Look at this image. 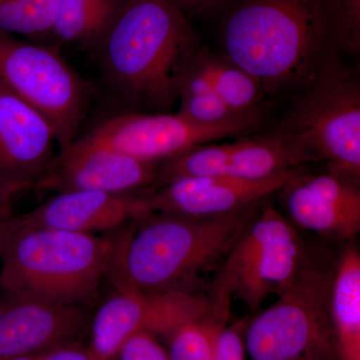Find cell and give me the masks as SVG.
I'll return each instance as SVG.
<instances>
[{"label": "cell", "instance_id": "cell-1", "mask_svg": "<svg viewBox=\"0 0 360 360\" xmlns=\"http://www.w3.org/2000/svg\"><path fill=\"white\" fill-rule=\"evenodd\" d=\"M215 13L220 56L266 94L302 89L345 49L335 0H225Z\"/></svg>", "mask_w": 360, "mask_h": 360}, {"label": "cell", "instance_id": "cell-2", "mask_svg": "<svg viewBox=\"0 0 360 360\" xmlns=\"http://www.w3.org/2000/svg\"><path fill=\"white\" fill-rule=\"evenodd\" d=\"M104 84L127 111L168 112L201 51L188 18L170 0H125L101 39Z\"/></svg>", "mask_w": 360, "mask_h": 360}, {"label": "cell", "instance_id": "cell-3", "mask_svg": "<svg viewBox=\"0 0 360 360\" xmlns=\"http://www.w3.org/2000/svg\"><path fill=\"white\" fill-rule=\"evenodd\" d=\"M253 208L205 217L151 213L134 220L120 234L108 278L115 288L187 292L186 286L229 257Z\"/></svg>", "mask_w": 360, "mask_h": 360}, {"label": "cell", "instance_id": "cell-4", "mask_svg": "<svg viewBox=\"0 0 360 360\" xmlns=\"http://www.w3.org/2000/svg\"><path fill=\"white\" fill-rule=\"evenodd\" d=\"M115 238L21 227L2 257L0 288L63 304L89 307L97 300L117 250Z\"/></svg>", "mask_w": 360, "mask_h": 360}, {"label": "cell", "instance_id": "cell-5", "mask_svg": "<svg viewBox=\"0 0 360 360\" xmlns=\"http://www.w3.org/2000/svg\"><path fill=\"white\" fill-rule=\"evenodd\" d=\"M292 110L274 130L311 161L323 160L330 172L356 181L360 175V87L333 58L302 87Z\"/></svg>", "mask_w": 360, "mask_h": 360}, {"label": "cell", "instance_id": "cell-6", "mask_svg": "<svg viewBox=\"0 0 360 360\" xmlns=\"http://www.w3.org/2000/svg\"><path fill=\"white\" fill-rule=\"evenodd\" d=\"M333 274L307 265L269 309L248 321L251 360H338L329 321Z\"/></svg>", "mask_w": 360, "mask_h": 360}, {"label": "cell", "instance_id": "cell-7", "mask_svg": "<svg viewBox=\"0 0 360 360\" xmlns=\"http://www.w3.org/2000/svg\"><path fill=\"white\" fill-rule=\"evenodd\" d=\"M0 80L49 122L58 153L77 141L89 87L58 49L0 32Z\"/></svg>", "mask_w": 360, "mask_h": 360}, {"label": "cell", "instance_id": "cell-8", "mask_svg": "<svg viewBox=\"0 0 360 360\" xmlns=\"http://www.w3.org/2000/svg\"><path fill=\"white\" fill-rule=\"evenodd\" d=\"M305 266L302 238L283 214L267 207L236 241L219 281L257 309L267 296L285 292Z\"/></svg>", "mask_w": 360, "mask_h": 360}, {"label": "cell", "instance_id": "cell-9", "mask_svg": "<svg viewBox=\"0 0 360 360\" xmlns=\"http://www.w3.org/2000/svg\"><path fill=\"white\" fill-rule=\"evenodd\" d=\"M259 118L201 124L179 112L127 111L106 118L84 136L142 162L158 165L195 146L250 134Z\"/></svg>", "mask_w": 360, "mask_h": 360}, {"label": "cell", "instance_id": "cell-10", "mask_svg": "<svg viewBox=\"0 0 360 360\" xmlns=\"http://www.w3.org/2000/svg\"><path fill=\"white\" fill-rule=\"evenodd\" d=\"M212 302L184 291L141 292L115 288L90 323L89 347L97 359L112 360L123 341L139 331L167 336L175 328L210 311Z\"/></svg>", "mask_w": 360, "mask_h": 360}, {"label": "cell", "instance_id": "cell-11", "mask_svg": "<svg viewBox=\"0 0 360 360\" xmlns=\"http://www.w3.org/2000/svg\"><path fill=\"white\" fill-rule=\"evenodd\" d=\"M311 161L300 148L274 132L241 137L229 143H205L158 163V187L179 177L222 176L262 179Z\"/></svg>", "mask_w": 360, "mask_h": 360}, {"label": "cell", "instance_id": "cell-12", "mask_svg": "<svg viewBox=\"0 0 360 360\" xmlns=\"http://www.w3.org/2000/svg\"><path fill=\"white\" fill-rule=\"evenodd\" d=\"M302 174V168L296 167L262 179L179 177L142 194V198L148 214L217 217L255 205L283 191L291 180Z\"/></svg>", "mask_w": 360, "mask_h": 360}, {"label": "cell", "instance_id": "cell-13", "mask_svg": "<svg viewBox=\"0 0 360 360\" xmlns=\"http://www.w3.org/2000/svg\"><path fill=\"white\" fill-rule=\"evenodd\" d=\"M156 168L158 165L142 162L82 136L70 148L58 153L34 186L56 193L90 191L130 194L153 186Z\"/></svg>", "mask_w": 360, "mask_h": 360}, {"label": "cell", "instance_id": "cell-14", "mask_svg": "<svg viewBox=\"0 0 360 360\" xmlns=\"http://www.w3.org/2000/svg\"><path fill=\"white\" fill-rule=\"evenodd\" d=\"M4 292L0 300V360L44 354L77 340L89 326V310L84 305Z\"/></svg>", "mask_w": 360, "mask_h": 360}, {"label": "cell", "instance_id": "cell-15", "mask_svg": "<svg viewBox=\"0 0 360 360\" xmlns=\"http://www.w3.org/2000/svg\"><path fill=\"white\" fill-rule=\"evenodd\" d=\"M49 122L0 80V176L34 186L56 160Z\"/></svg>", "mask_w": 360, "mask_h": 360}, {"label": "cell", "instance_id": "cell-16", "mask_svg": "<svg viewBox=\"0 0 360 360\" xmlns=\"http://www.w3.org/2000/svg\"><path fill=\"white\" fill-rule=\"evenodd\" d=\"M296 224L323 236L347 240L360 229V193L354 181L329 172H303L283 189Z\"/></svg>", "mask_w": 360, "mask_h": 360}, {"label": "cell", "instance_id": "cell-17", "mask_svg": "<svg viewBox=\"0 0 360 360\" xmlns=\"http://www.w3.org/2000/svg\"><path fill=\"white\" fill-rule=\"evenodd\" d=\"M148 214L142 195L68 191L56 193L20 215L25 227H46L80 233L115 231Z\"/></svg>", "mask_w": 360, "mask_h": 360}, {"label": "cell", "instance_id": "cell-18", "mask_svg": "<svg viewBox=\"0 0 360 360\" xmlns=\"http://www.w3.org/2000/svg\"><path fill=\"white\" fill-rule=\"evenodd\" d=\"M329 321L338 360H360V255L345 248L333 274Z\"/></svg>", "mask_w": 360, "mask_h": 360}, {"label": "cell", "instance_id": "cell-19", "mask_svg": "<svg viewBox=\"0 0 360 360\" xmlns=\"http://www.w3.org/2000/svg\"><path fill=\"white\" fill-rule=\"evenodd\" d=\"M212 87L213 94L240 115L258 112L257 105L266 92L248 71L231 60L201 49L191 65Z\"/></svg>", "mask_w": 360, "mask_h": 360}, {"label": "cell", "instance_id": "cell-20", "mask_svg": "<svg viewBox=\"0 0 360 360\" xmlns=\"http://www.w3.org/2000/svg\"><path fill=\"white\" fill-rule=\"evenodd\" d=\"M231 296V291L219 283L210 311L184 322L165 336L169 360H212L217 336L229 319Z\"/></svg>", "mask_w": 360, "mask_h": 360}, {"label": "cell", "instance_id": "cell-21", "mask_svg": "<svg viewBox=\"0 0 360 360\" xmlns=\"http://www.w3.org/2000/svg\"><path fill=\"white\" fill-rule=\"evenodd\" d=\"M120 4V0H56L52 35L65 44L96 45Z\"/></svg>", "mask_w": 360, "mask_h": 360}, {"label": "cell", "instance_id": "cell-22", "mask_svg": "<svg viewBox=\"0 0 360 360\" xmlns=\"http://www.w3.org/2000/svg\"><path fill=\"white\" fill-rule=\"evenodd\" d=\"M56 0H0V32L28 39L52 34Z\"/></svg>", "mask_w": 360, "mask_h": 360}, {"label": "cell", "instance_id": "cell-23", "mask_svg": "<svg viewBox=\"0 0 360 360\" xmlns=\"http://www.w3.org/2000/svg\"><path fill=\"white\" fill-rule=\"evenodd\" d=\"M179 115L201 124H224L259 116L258 112L250 115L236 112L213 92H181L179 94Z\"/></svg>", "mask_w": 360, "mask_h": 360}, {"label": "cell", "instance_id": "cell-24", "mask_svg": "<svg viewBox=\"0 0 360 360\" xmlns=\"http://www.w3.org/2000/svg\"><path fill=\"white\" fill-rule=\"evenodd\" d=\"M112 360H169V356L158 335L139 331L123 341Z\"/></svg>", "mask_w": 360, "mask_h": 360}, {"label": "cell", "instance_id": "cell-25", "mask_svg": "<svg viewBox=\"0 0 360 360\" xmlns=\"http://www.w3.org/2000/svg\"><path fill=\"white\" fill-rule=\"evenodd\" d=\"M248 319L225 326L217 336L212 360H246L245 330Z\"/></svg>", "mask_w": 360, "mask_h": 360}, {"label": "cell", "instance_id": "cell-26", "mask_svg": "<svg viewBox=\"0 0 360 360\" xmlns=\"http://www.w3.org/2000/svg\"><path fill=\"white\" fill-rule=\"evenodd\" d=\"M341 25L345 49L355 51L360 39V0H335Z\"/></svg>", "mask_w": 360, "mask_h": 360}, {"label": "cell", "instance_id": "cell-27", "mask_svg": "<svg viewBox=\"0 0 360 360\" xmlns=\"http://www.w3.org/2000/svg\"><path fill=\"white\" fill-rule=\"evenodd\" d=\"M41 360H101L97 359L89 345L84 347L78 340L52 348L42 354Z\"/></svg>", "mask_w": 360, "mask_h": 360}, {"label": "cell", "instance_id": "cell-28", "mask_svg": "<svg viewBox=\"0 0 360 360\" xmlns=\"http://www.w3.org/2000/svg\"><path fill=\"white\" fill-rule=\"evenodd\" d=\"M26 188L28 187L0 176V219L13 215V201L16 195Z\"/></svg>", "mask_w": 360, "mask_h": 360}, {"label": "cell", "instance_id": "cell-29", "mask_svg": "<svg viewBox=\"0 0 360 360\" xmlns=\"http://www.w3.org/2000/svg\"><path fill=\"white\" fill-rule=\"evenodd\" d=\"M174 6L179 7L186 15L198 14L207 15L215 13L217 9L224 4L225 0H170Z\"/></svg>", "mask_w": 360, "mask_h": 360}, {"label": "cell", "instance_id": "cell-30", "mask_svg": "<svg viewBox=\"0 0 360 360\" xmlns=\"http://www.w3.org/2000/svg\"><path fill=\"white\" fill-rule=\"evenodd\" d=\"M21 227H22L21 217L11 215V217L0 219V262H1L7 246Z\"/></svg>", "mask_w": 360, "mask_h": 360}, {"label": "cell", "instance_id": "cell-31", "mask_svg": "<svg viewBox=\"0 0 360 360\" xmlns=\"http://www.w3.org/2000/svg\"><path fill=\"white\" fill-rule=\"evenodd\" d=\"M42 354L25 355V356L15 357V359L9 360H41Z\"/></svg>", "mask_w": 360, "mask_h": 360}]
</instances>
